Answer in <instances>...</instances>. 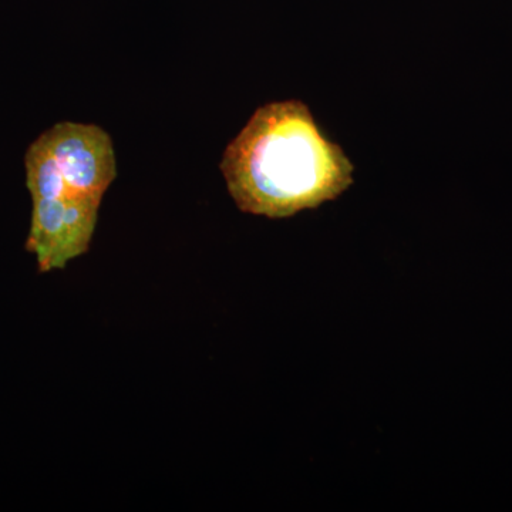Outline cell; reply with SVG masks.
Segmentation results:
<instances>
[{"mask_svg": "<svg viewBox=\"0 0 512 512\" xmlns=\"http://www.w3.org/2000/svg\"><path fill=\"white\" fill-rule=\"evenodd\" d=\"M101 201L94 197L32 200L26 251L35 256L39 272L64 269L89 251Z\"/></svg>", "mask_w": 512, "mask_h": 512, "instance_id": "cell-3", "label": "cell"}, {"mask_svg": "<svg viewBox=\"0 0 512 512\" xmlns=\"http://www.w3.org/2000/svg\"><path fill=\"white\" fill-rule=\"evenodd\" d=\"M25 168L32 200H103L117 177L110 134L96 124L74 121H62L40 134L26 151Z\"/></svg>", "mask_w": 512, "mask_h": 512, "instance_id": "cell-2", "label": "cell"}, {"mask_svg": "<svg viewBox=\"0 0 512 512\" xmlns=\"http://www.w3.org/2000/svg\"><path fill=\"white\" fill-rule=\"evenodd\" d=\"M220 168L239 210L268 218L293 217L336 200L355 173L301 100L259 107L229 143Z\"/></svg>", "mask_w": 512, "mask_h": 512, "instance_id": "cell-1", "label": "cell"}]
</instances>
